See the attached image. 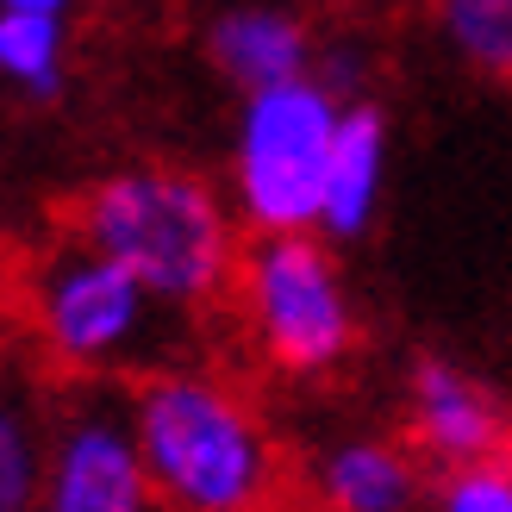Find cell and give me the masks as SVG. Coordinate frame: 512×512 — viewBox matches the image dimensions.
Here are the masks:
<instances>
[{
  "instance_id": "obj_1",
  "label": "cell",
  "mask_w": 512,
  "mask_h": 512,
  "mask_svg": "<svg viewBox=\"0 0 512 512\" xmlns=\"http://www.w3.org/2000/svg\"><path fill=\"white\" fill-rule=\"evenodd\" d=\"M69 238L144 281V294L169 313H200L232 294L238 275V219L213 175L188 163H119L75 194Z\"/></svg>"
},
{
  "instance_id": "obj_2",
  "label": "cell",
  "mask_w": 512,
  "mask_h": 512,
  "mask_svg": "<svg viewBox=\"0 0 512 512\" xmlns=\"http://www.w3.org/2000/svg\"><path fill=\"white\" fill-rule=\"evenodd\" d=\"M125 419L163 512H281L288 500V450L256 400L213 369L138 375Z\"/></svg>"
},
{
  "instance_id": "obj_3",
  "label": "cell",
  "mask_w": 512,
  "mask_h": 512,
  "mask_svg": "<svg viewBox=\"0 0 512 512\" xmlns=\"http://www.w3.org/2000/svg\"><path fill=\"white\" fill-rule=\"evenodd\" d=\"M232 300L250 350L288 381L338 375L363 344V313H356L344 263L319 232L250 238L238 250Z\"/></svg>"
},
{
  "instance_id": "obj_4",
  "label": "cell",
  "mask_w": 512,
  "mask_h": 512,
  "mask_svg": "<svg viewBox=\"0 0 512 512\" xmlns=\"http://www.w3.org/2000/svg\"><path fill=\"white\" fill-rule=\"evenodd\" d=\"M338 113L344 100L313 75L263 94H238L232 150H225V200H232V219L250 238L313 232L319 175H325Z\"/></svg>"
},
{
  "instance_id": "obj_5",
  "label": "cell",
  "mask_w": 512,
  "mask_h": 512,
  "mask_svg": "<svg viewBox=\"0 0 512 512\" xmlns=\"http://www.w3.org/2000/svg\"><path fill=\"white\" fill-rule=\"evenodd\" d=\"M163 313L138 275H125L88 244L50 250L32 275V331L44 356L69 375H113L157 350Z\"/></svg>"
},
{
  "instance_id": "obj_6",
  "label": "cell",
  "mask_w": 512,
  "mask_h": 512,
  "mask_svg": "<svg viewBox=\"0 0 512 512\" xmlns=\"http://www.w3.org/2000/svg\"><path fill=\"white\" fill-rule=\"evenodd\" d=\"M38 512H163L138 456L125 400L88 394L44 431Z\"/></svg>"
},
{
  "instance_id": "obj_7",
  "label": "cell",
  "mask_w": 512,
  "mask_h": 512,
  "mask_svg": "<svg viewBox=\"0 0 512 512\" xmlns=\"http://www.w3.org/2000/svg\"><path fill=\"white\" fill-rule=\"evenodd\" d=\"M400 419H406V450L431 469H463L481 456H506L512 450V400L494 388L488 375H475L456 356L425 350L406 369V394H400Z\"/></svg>"
},
{
  "instance_id": "obj_8",
  "label": "cell",
  "mask_w": 512,
  "mask_h": 512,
  "mask_svg": "<svg viewBox=\"0 0 512 512\" xmlns=\"http://www.w3.org/2000/svg\"><path fill=\"white\" fill-rule=\"evenodd\" d=\"M388 169H394L388 107L375 94L344 100L338 132H331V150H325V175H319V219H313V232L331 250L363 244L375 232L381 200H388Z\"/></svg>"
},
{
  "instance_id": "obj_9",
  "label": "cell",
  "mask_w": 512,
  "mask_h": 512,
  "mask_svg": "<svg viewBox=\"0 0 512 512\" xmlns=\"http://www.w3.org/2000/svg\"><path fill=\"white\" fill-rule=\"evenodd\" d=\"M200 50H207V69L225 88L263 94V88L313 75L319 32L306 25V13L281 7V0H238V7H225V13L207 19Z\"/></svg>"
},
{
  "instance_id": "obj_10",
  "label": "cell",
  "mask_w": 512,
  "mask_h": 512,
  "mask_svg": "<svg viewBox=\"0 0 512 512\" xmlns=\"http://www.w3.org/2000/svg\"><path fill=\"white\" fill-rule=\"evenodd\" d=\"M419 456L400 438L350 431L313 456V500L319 512H413L419 506Z\"/></svg>"
},
{
  "instance_id": "obj_11",
  "label": "cell",
  "mask_w": 512,
  "mask_h": 512,
  "mask_svg": "<svg viewBox=\"0 0 512 512\" xmlns=\"http://www.w3.org/2000/svg\"><path fill=\"white\" fill-rule=\"evenodd\" d=\"M444 57L488 88H512V0H431Z\"/></svg>"
},
{
  "instance_id": "obj_12",
  "label": "cell",
  "mask_w": 512,
  "mask_h": 512,
  "mask_svg": "<svg viewBox=\"0 0 512 512\" xmlns=\"http://www.w3.org/2000/svg\"><path fill=\"white\" fill-rule=\"evenodd\" d=\"M0 88L32 107H57L69 88V19L0 13Z\"/></svg>"
},
{
  "instance_id": "obj_13",
  "label": "cell",
  "mask_w": 512,
  "mask_h": 512,
  "mask_svg": "<svg viewBox=\"0 0 512 512\" xmlns=\"http://www.w3.org/2000/svg\"><path fill=\"white\" fill-rule=\"evenodd\" d=\"M44 481V425L32 400L0 381V512H38Z\"/></svg>"
},
{
  "instance_id": "obj_14",
  "label": "cell",
  "mask_w": 512,
  "mask_h": 512,
  "mask_svg": "<svg viewBox=\"0 0 512 512\" xmlns=\"http://www.w3.org/2000/svg\"><path fill=\"white\" fill-rule=\"evenodd\" d=\"M431 512H512V450L444 469L431 488Z\"/></svg>"
},
{
  "instance_id": "obj_15",
  "label": "cell",
  "mask_w": 512,
  "mask_h": 512,
  "mask_svg": "<svg viewBox=\"0 0 512 512\" xmlns=\"http://www.w3.org/2000/svg\"><path fill=\"white\" fill-rule=\"evenodd\" d=\"M363 75H369V50L356 44V38H319L313 82H325L338 100H363Z\"/></svg>"
},
{
  "instance_id": "obj_16",
  "label": "cell",
  "mask_w": 512,
  "mask_h": 512,
  "mask_svg": "<svg viewBox=\"0 0 512 512\" xmlns=\"http://www.w3.org/2000/svg\"><path fill=\"white\" fill-rule=\"evenodd\" d=\"M0 13H44V19H69L75 0H0Z\"/></svg>"
},
{
  "instance_id": "obj_17",
  "label": "cell",
  "mask_w": 512,
  "mask_h": 512,
  "mask_svg": "<svg viewBox=\"0 0 512 512\" xmlns=\"http://www.w3.org/2000/svg\"><path fill=\"white\" fill-rule=\"evenodd\" d=\"M425 7H431V0H425Z\"/></svg>"
}]
</instances>
